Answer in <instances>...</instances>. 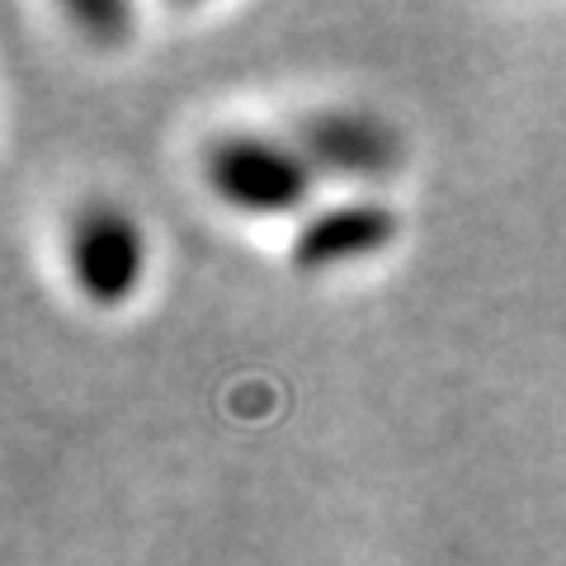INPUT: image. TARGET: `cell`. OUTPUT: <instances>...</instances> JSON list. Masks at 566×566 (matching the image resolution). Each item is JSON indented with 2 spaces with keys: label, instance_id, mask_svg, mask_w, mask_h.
<instances>
[{
  "label": "cell",
  "instance_id": "obj_2",
  "mask_svg": "<svg viewBox=\"0 0 566 566\" xmlns=\"http://www.w3.org/2000/svg\"><path fill=\"white\" fill-rule=\"evenodd\" d=\"M66 264L76 289L99 307L123 303L142 279V237L137 222L118 203H85L71 212L66 227Z\"/></svg>",
  "mask_w": 566,
  "mask_h": 566
},
{
  "label": "cell",
  "instance_id": "obj_4",
  "mask_svg": "<svg viewBox=\"0 0 566 566\" xmlns=\"http://www.w3.org/2000/svg\"><path fill=\"white\" fill-rule=\"evenodd\" d=\"M392 237H397V212L392 208L374 203V199H349V203L312 212V218L297 227L293 260L303 264V270H331V264L382 251Z\"/></svg>",
  "mask_w": 566,
  "mask_h": 566
},
{
  "label": "cell",
  "instance_id": "obj_3",
  "mask_svg": "<svg viewBox=\"0 0 566 566\" xmlns=\"http://www.w3.org/2000/svg\"><path fill=\"white\" fill-rule=\"evenodd\" d=\"M293 142L303 147L312 170L354 175V180H374L401 161L392 123L364 109H316L293 128Z\"/></svg>",
  "mask_w": 566,
  "mask_h": 566
},
{
  "label": "cell",
  "instance_id": "obj_5",
  "mask_svg": "<svg viewBox=\"0 0 566 566\" xmlns=\"http://www.w3.org/2000/svg\"><path fill=\"white\" fill-rule=\"evenodd\" d=\"M71 20L76 24H95L99 39H109V33H118L123 24L133 20L128 6H71Z\"/></svg>",
  "mask_w": 566,
  "mask_h": 566
},
{
  "label": "cell",
  "instance_id": "obj_1",
  "mask_svg": "<svg viewBox=\"0 0 566 566\" xmlns=\"http://www.w3.org/2000/svg\"><path fill=\"white\" fill-rule=\"evenodd\" d=\"M203 180L222 203L241 212H289L307 199L312 161L293 137H264V133H218L203 147Z\"/></svg>",
  "mask_w": 566,
  "mask_h": 566
}]
</instances>
